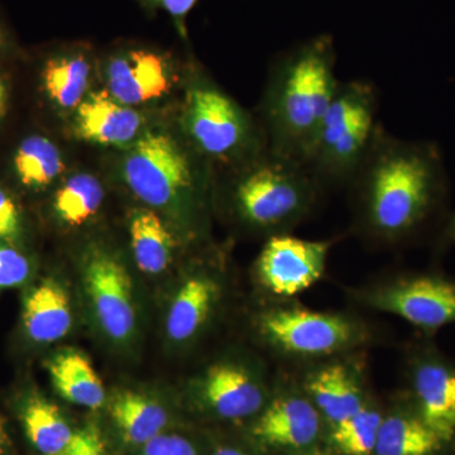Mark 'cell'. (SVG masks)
I'll list each match as a JSON object with an SVG mask.
<instances>
[{"instance_id": "6da1fadb", "label": "cell", "mask_w": 455, "mask_h": 455, "mask_svg": "<svg viewBox=\"0 0 455 455\" xmlns=\"http://www.w3.org/2000/svg\"><path fill=\"white\" fill-rule=\"evenodd\" d=\"M348 187L355 232L372 244H401L444 202V158L435 142L398 139L379 124Z\"/></svg>"}, {"instance_id": "7a4b0ae2", "label": "cell", "mask_w": 455, "mask_h": 455, "mask_svg": "<svg viewBox=\"0 0 455 455\" xmlns=\"http://www.w3.org/2000/svg\"><path fill=\"white\" fill-rule=\"evenodd\" d=\"M331 36L317 35L284 51L272 68L262 101L271 154L307 166L338 84Z\"/></svg>"}, {"instance_id": "3957f363", "label": "cell", "mask_w": 455, "mask_h": 455, "mask_svg": "<svg viewBox=\"0 0 455 455\" xmlns=\"http://www.w3.org/2000/svg\"><path fill=\"white\" fill-rule=\"evenodd\" d=\"M322 193L305 164L268 151L238 166L229 187V203L236 220L267 239L300 226Z\"/></svg>"}, {"instance_id": "277c9868", "label": "cell", "mask_w": 455, "mask_h": 455, "mask_svg": "<svg viewBox=\"0 0 455 455\" xmlns=\"http://www.w3.org/2000/svg\"><path fill=\"white\" fill-rule=\"evenodd\" d=\"M259 340L283 359L316 363L358 352L373 340L364 320L352 314L317 311L292 300H274L257 313Z\"/></svg>"}, {"instance_id": "5b68a950", "label": "cell", "mask_w": 455, "mask_h": 455, "mask_svg": "<svg viewBox=\"0 0 455 455\" xmlns=\"http://www.w3.org/2000/svg\"><path fill=\"white\" fill-rule=\"evenodd\" d=\"M379 92L367 80L338 84L307 167L325 188L348 187L370 149L379 122Z\"/></svg>"}, {"instance_id": "8992f818", "label": "cell", "mask_w": 455, "mask_h": 455, "mask_svg": "<svg viewBox=\"0 0 455 455\" xmlns=\"http://www.w3.org/2000/svg\"><path fill=\"white\" fill-rule=\"evenodd\" d=\"M182 125L204 157L242 166L268 152L265 132L243 108L211 80L196 77L185 98Z\"/></svg>"}, {"instance_id": "52a82bcc", "label": "cell", "mask_w": 455, "mask_h": 455, "mask_svg": "<svg viewBox=\"0 0 455 455\" xmlns=\"http://www.w3.org/2000/svg\"><path fill=\"white\" fill-rule=\"evenodd\" d=\"M128 148L123 178L134 196L152 208H196L204 181L196 160L178 140L149 131Z\"/></svg>"}, {"instance_id": "ba28073f", "label": "cell", "mask_w": 455, "mask_h": 455, "mask_svg": "<svg viewBox=\"0 0 455 455\" xmlns=\"http://www.w3.org/2000/svg\"><path fill=\"white\" fill-rule=\"evenodd\" d=\"M367 309L406 320L424 334L455 323V280L438 274H403L349 290Z\"/></svg>"}, {"instance_id": "9c48e42d", "label": "cell", "mask_w": 455, "mask_h": 455, "mask_svg": "<svg viewBox=\"0 0 455 455\" xmlns=\"http://www.w3.org/2000/svg\"><path fill=\"white\" fill-rule=\"evenodd\" d=\"M334 239L269 236L254 262V277L274 300H292L324 277Z\"/></svg>"}, {"instance_id": "30bf717a", "label": "cell", "mask_w": 455, "mask_h": 455, "mask_svg": "<svg viewBox=\"0 0 455 455\" xmlns=\"http://www.w3.org/2000/svg\"><path fill=\"white\" fill-rule=\"evenodd\" d=\"M254 421L253 438L265 447L299 451L313 447L322 433V414L300 382L283 379Z\"/></svg>"}, {"instance_id": "8fae6325", "label": "cell", "mask_w": 455, "mask_h": 455, "mask_svg": "<svg viewBox=\"0 0 455 455\" xmlns=\"http://www.w3.org/2000/svg\"><path fill=\"white\" fill-rule=\"evenodd\" d=\"M409 401L431 429L455 438V366L433 346L418 347L407 361Z\"/></svg>"}, {"instance_id": "7c38bea8", "label": "cell", "mask_w": 455, "mask_h": 455, "mask_svg": "<svg viewBox=\"0 0 455 455\" xmlns=\"http://www.w3.org/2000/svg\"><path fill=\"white\" fill-rule=\"evenodd\" d=\"M84 284L104 333L118 343L130 340L136 331V307L125 266L107 251H92L84 265Z\"/></svg>"}, {"instance_id": "4fadbf2b", "label": "cell", "mask_w": 455, "mask_h": 455, "mask_svg": "<svg viewBox=\"0 0 455 455\" xmlns=\"http://www.w3.org/2000/svg\"><path fill=\"white\" fill-rule=\"evenodd\" d=\"M196 387L204 409L224 420H244L259 415L272 394L265 374L235 359L206 368Z\"/></svg>"}, {"instance_id": "5bb4252c", "label": "cell", "mask_w": 455, "mask_h": 455, "mask_svg": "<svg viewBox=\"0 0 455 455\" xmlns=\"http://www.w3.org/2000/svg\"><path fill=\"white\" fill-rule=\"evenodd\" d=\"M359 355L361 350L316 362L299 381L331 427L355 415L370 398L366 363Z\"/></svg>"}, {"instance_id": "9a60e30c", "label": "cell", "mask_w": 455, "mask_h": 455, "mask_svg": "<svg viewBox=\"0 0 455 455\" xmlns=\"http://www.w3.org/2000/svg\"><path fill=\"white\" fill-rule=\"evenodd\" d=\"M142 116L133 107L116 100L108 92L88 95L75 116L79 139L108 147H131L142 134Z\"/></svg>"}, {"instance_id": "2e32d148", "label": "cell", "mask_w": 455, "mask_h": 455, "mask_svg": "<svg viewBox=\"0 0 455 455\" xmlns=\"http://www.w3.org/2000/svg\"><path fill=\"white\" fill-rule=\"evenodd\" d=\"M107 85L116 100L134 107L163 98L170 90L171 77L163 57L148 51H131L109 62Z\"/></svg>"}, {"instance_id": "e0dca14e", "label": "cell", "mask_w": 455, "mask_h": 455, "mask_svg": "<svg viewBox=\"0 0 455 455\" xmlns=\"http://www.w3.org/2000/svg\"><path fill=\"white\" fill-rule=\"evenodd\" d=\"M223 286L214 275H191L176 292L167 314L166 331L175 343H187L202 334L220 304Z\"/></svg>"}, {"instance_id": "ac0fdd59", "label": "cell", "mask_w": 455, "mask_h": 455, "mask_svg": "<svg viewBox=\"0 0 455 455\" xmlns=\"http://www.w3.org/2000/svg\"><path fill=\"white\" fill-rule=\"evenodd\" d=\"M22 322L27 335L35 343L62 339L73 325L70 299L64 286L47 278L32 289L23 302Z\"/></svg>"}, {"instance_id": "d6986e66", "label": "cell", "mask_w": 455, "mask_h": 455, "mask_svg": "<svg viewBox=\"0 0 455 455\" xmlns=\"http://www.w3.org/2000/svg\"><path fill=\"white\" fill-rule=\"evenodd\" d=\"M445 444L409 401L383 415L373 454L435 455Z\"/></svg>"}, {"instance_id": "ffe728a7", "label": "cell", "mask_w": 455, "mask_h": 455, "mask_svg": "<svg viewBox=\"0 0 455 455\" xmlns=\"http://www.w3.org/2000/svg\"><path fill=\"white\" fill-rule=\"evenodd\" d=\"M51 381L68 403L97 410L106 403L103 381L83 353L65 349L47 362Z\"/></svg>"}, {"instance_id": "44dd1931", "label": "cell", "mask_w": 455, "mask_h": 455, "mask_svg": "<svg viewBox=\"0 0 455 455\" xmlns=\"http://www.w3.org/2000/svg\"><path fill=\"white\" fill-rule=\"evenodd\" d=\"M131 244L137 267L147 275L166 271L175 256V236L151 209H137L132 214Z\"/></svg>"}, {"instance_id": "7402d4cb", "label": "cell", "mask_w": 455, "mask_h": 455, "mask_svg": "<svg viewBox=\"0 0 455 455\" xmlns=\"http://www.w3.org/2000/svg\"><path fill=\"white\" fill-rule=\"evenodd\" d=\"M110 415L123 440L134 445H145L160 435L169 419L161 403L134 391L116 394L110 403Z\"/></svg>"}, {"instance_id": "603a6c76", "label": "cell", "mask_w": 455, "mask_h": 455, "mask_svg": "<svg viewBox=\"0 0 455 455\" xmlns=\"http://www.w3.org/2000/svg\"><path fill=\"white\" fill-rule=\"evenodd\" d=\"M27 436L44 455H59L68 448L74 433L55 403L41 396H31L20 412Z\"/></svg>"}, {"instance_id": "cb8c5ba5", "label": "cell", "mask_w": 455, "mask_h": 455, "mask_svg": "<svg viewBox=\"0 0 455 455\" xmlns=\"http://www.w3.org/2000/svg\"><path fill=\"white\" fill-rule=\"evenodd\" d=\"M42 77L51 100L62 109H75L88 97L90 66L83 56L50 60Z\"/></svg>"}, {"instance_id": "d4e9b609", "label": "cell", "mask_w": 455, "mask_h": 455, "mask_svg": "<svg viewBox=\"0 0 455 455\" xmlns=\"http://www.w3.org/2000/svg\"><path fill=\"white\" fill-rule=\"evenodd\" d=\"M18 179L31 188L49 187L65 170L64 158L52 140L31 136L23 140L14 156Z\"/></svg>"}, {"instance_id": "484cf974", "label": "cell", "mask_w": 455, "mask_h": 455, "mask_svg": "<svg viewBox=\"0 0 455 455\" xmlns=\"http://www.w3.org/2000/svg\"><path fill=\"white\" fill-rule=\"evenodd\" d=\"M103 200L101 182L90 173H76L56 191L53 209L68 227H82L98 214Z\"/></svg>"}, {"instance_id": "4316f807", "label": "cell", "mask_w": 455, "mask_h": 455, "mask_svg": "<svg viewBox=\"0 0 455 455\" xmlns=\"http://www.w3.org/2000/svg\"><path fill=\"white\" fill-rule=\"evenodd\" d=\"M383 415L379 407L368 398L355 415L331 427V444L344 455H372Z\"/></svg>"}, {"instance_id": "83f0119b", "label": "cell", "mask_w": 455, "mask_h": 455, "mask_svg": "<svg viewBox=\"0 0 455 455\" xmlns=\"http://www.w3.org/2000/svg\"><path fill=\"white\" fill-rule=\"evenodd\" d=\"M31 265L26 256L11 245L0 243V291L26 283Z\"/></svg>"}, {"instance_id": "f1b7e54d", "label": "cell", "mask_w": 455, "mask_h": 455, "mask_svg": "<svg viewBox=\"0 0 455 455\" xmlns=\"http://www.w3.org/2000/svg\"><path fill=\"white\" fill-rule=\"evenodd\" d=\"M59 455H106L100 431L92 424L74 433L70 444Z\"/></svg>"}, {"instance_id": "f546056e", "label": "cell", "mask_w": 455, "mask_h": 455, "mask_svg": "<svg viewBox=\"0 0 455 455\" xmlns=\"http://www.w3.org/2000/svg\"><path fill=\"white\" fill-rule=\"evenodd\" d=\"M140 455H197L196 447L180 435H157L146 443Z\"/></svg>"}, {"instance_id": "4dcf8cb0", "label": "cell", "mask_w": 455, "mask_h": 455, "mask_svg": "<svg viewBox=\"0 0 455 455\" xmlns=\"http://www.w3.org/2000/svg\"><path fill=\"white\" fill-rule=\"evenodd\" d=\"M20 230V215L16 203L5 191L0 190V239L14 241Z\"/></svg>"}, {"instance_id": "1f68e13d", "label": "cell", "mask_w": 455, "mask_h": 455, "mask_svg": "<svg viewBox=\"0 0 455 455\" xmlns=\"http://www.w3.org/2000/svg\"><path fill=\"white\" fill-rule=\"evenodd\" d=\"M149 8H161L176 20H184L199 0H142Z\"/></svg>"}, {"instance_id": "d6a6232c", "label": "cell", "mask_w": 455, "mask_h": 455, "mask_svg": "<svg viewBox=\"0 0 455 455\" xmlns=\"http://www.w3.org/2000/svg\"><path fill=\"white\" fill-rule=\"evenodd\" d=\"M438 244L442 248H447L449 245L455 244V212L449 218L445 227L443 228Z\"/></svg>"}, {"instance_id": "836d02e7", "label": "cell", "mask_w": 455, "mask_h": 455, "mask_svg": "<svg viewBox=\"0 0 455 455\" xmlns=\"http://www.w3.org/2000/svg\"><path fill=\"white\" fill-rule=\"evenodd\" d=\"M9 444V436L7 433V427H5V420L2 415H0V455H5L7 453Z\"/></svg>"}, {"instance_id": "e575fe53", "label": "cell", "mask_w": 455, "mask_h": 455, "mask_svg": "<svg viewBox=\"0 0 455 455\" xmlns=\"http://www.w3.org/2000/svg\"><path fill=\"white\" fill-rule=\"evenodd\" d=\"M212 455H250L245 453V451H241V449L235 447H220L217 448V451H214Z\"/></svg>"}, {"instance_id": "d590c367", "label": "cell", "mask_w": 455, "mask_h": 455, "mask_svg": "<svg viewBox=\"0 0 455 455\" xmlns=\"http://www.w3.org/2000/svg\"><path fill=\"white\" fill-rule=\"evenodd\" d=\"M5 100H7V92H5L4 84L0 80V119L5 110Z\"/></svg>"}, {"instance_id": "8d00e7d4", "label": "cell", "mask_w": 455, "mask_h": 455, "mask_svg": "<svg viewBox=\"0 0 455 455\" xmlns=\"http://www.w3.org/2000/svg\"><path fill=\"white\" fill-rule=\"evenodd\" d=\"M0 42H2V28H0Z\"/></svg>"}]
</instances>
